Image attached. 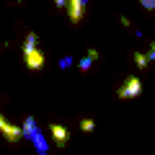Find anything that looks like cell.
<instances>
[{
	"instance_id": "ba28073f",
	"label": "cell",
	"mask_w": 155,
	"mask_h": 155,
	"mask_svg": "<svg viewBox=\"0 0 155 155\" xmlns=\"http://www.w3.org/2000/svg\"><path fill=\"white\" fill-rule=\"evenodd\" d=\"M91 65H93V60H91L88 54H85V57H83L80 62H78V67H80V72H88V70H91Z\"/></svg>"
},
{
	"instance_id": "52a82bcc",
	"label": "cell",
	"mask_w": 155,
	"mask_h": 155,
	"mask_svg": "<svg viewBox=\"0 0 155 155\" xmlns=\"http://www.w3.org/2000/svg\"><path fill=\"white\" fill-rule=\"evenodd\" d=\"M134 65L142 70V67H147V57L142 54V52H134Z\"/></svg>"
},
{
	"instance_id": "30bf717a",
	"label": "cell",
	"mask_w": 155,
	"mask_h": 155,
	"mask_svg": "<svg viewBox=\"0 0 155 155\" xmlns=\"http://www.w3.org/2000/svg\"><path fill=\"white\" fill-rule=\"evenodd\" d=\"M67 67H72V57H62L60 60V70H67Z\"/></svg>"
},
{
	"instance_id": "8fae6325",
	"label": "cell",
	"mask_w": 155,
	"mask_h": 155,
	"mask_svg": "<svg viewBox=\"0 0 155 155\" xmlns=\"http://www.w3.org/2000/svg\"><path fill=\"white\" fill-rule=\"evenodd\" d=\"M140 5H142L145 11H155V0H140Z\"/></svg>"
},
{
	"instance_id": "9c48e42d",
	"label": "cell",
	"mask_w": 155,
	"mask_h": 155,
	"mask_svg": "<svg viewBox=\"0 0 155 155\" xmlns=\"http://www.w3.org/2000/svg\"><path fill=\"white\" fill-rule=\"evenodd\" d=\"M80 129H83L85 134L93 132V129H96V122H93V119H83V122H80Z\"/></svg>"
},
{
	"instance_id": "3957f363",
	"label": "cell",
	"mask_w": 155,
	"mask_h": 155,
	"mask_svg": "<svg viewBox=\"0 0 155 155\" xmlns=\"http://www.w3.org/2000/svg\"><path fill=\"white\" fill-rule=\"evenodd\" d=\"M140 93H142V80H140L137 75H129L127 80H124V83L116 88V98H122V101H127V98H137Z\"/></svg>"
},
{
	"instance_id": "6da1fadb",
	"label": "cell",
	"mask_w": 155,
	"mask_h": 155,
	"mask_svg": "<svg viewBox=\"0 0 155 155\" xmlns=\"http://www.w3.org/2000/svg\"><path fill=\"white\" fill-rule=\"evenodd\" d=\"M21 137L31 140L34 150H36L39 155H47V153H49V140H47V137H44V132L39 129V124H36V119H34V116H26V119H23Z\"/></svg>"
},
{
	"instance_id": "277c9868",
	"label": "cell",
	"mask_w": 155,
	"mask_h": 155,
	"mask_svg": "<svg viewBox=\"0 0 155 155\" xmlns=\"http://www.w3.org/2000/svg\"><path fill=\"white\" fill-rule=\"evenodd\" d=\"M0 134L5 137V142H11V145H16V142H21V127H16L13 122H8L5 116L0 114Z\"/></svg>"
},
{
	"instance_id": "7c38bea8",
	"label": "cell",
	"mask_w": 155,
	"mask_h": 155,
	"mask_svg": "<svg viewBox=\"0 0 155 155\" xmlns=\"http://www.w3.org/2000/svg\"><path fill=\"white\" fill-rule=\"evenodd\" d=\"M85 54H88V57H91V60H93V62H96V60H98V57H101V54H98V49H93V47H91V49L85 52Z\"/></svg>"
},
{
	"instance_id": "8992f818",
	"label": "cell",
	"mask_w": 155,
	"mask_h": 155,
	"mask_svg": "<svg viewBox=\"0 0 155 155\" xmlns=\"http://www.w3.org/2000/svg\"><path fill=\"white\" fill-rule=\"evenodd\" d=\"M65 11H67V18H70L72 23H80L83 11H85V3L83 0H65Z\"/></svg>"
},
{
	"instance_id": "7a4b0ae2",
	"label": "cell",
	"mask_w": 155,
	"mask_h": 155,
	"mask_svg": "<svg viewBox=\"0 0 155 155\" xmlns=\"http://www.w3.org/2000/svg\"><path fill=\"white\" fill-rule=\"evenodd\" d=\"M23 65H26L31 72H36V70L44 67V54L36 49V34L34 31L28 34L26 41H23Z\"/></svg>"
},
{
	"instance_id": "9a60e30c",
	"label": "cell",
	"mask_w": 155,
	"mask_h": 155,
	"mask_svg": "<svg viewBox=\"0 0 155 155\" xmlns=\"http://www.w3.org/2000/svg\"><path fill=\"white\" fill-rule=\"evenodd\" d=\"M83 3H85V5H88V0H83Z\"/></svg>"
},
{
	"instance_id": "4fadbf2b",
	"label": "cell",
	"mask_w": 155,
	"mask_h": 155,
	"mask_svg": "<svg viewBox=\"0 0 155 155\" xmlns=\"http://www.w3.org/2000/svg\"><path fill=\"white\" fill-rule=\"evenodd\" d=\"M145 57H147V62L155 60V44H150V49H147V54H145Z\"/></svg>"
},
{
	"instance_id": "5bb4252c",
	"label": "cell",
	"mask_w": 155,
	"mask_h": 155,
	"mask_svg": "<svg viewBox=\"0 0 155 155\" xmlns=\"http://www.w3.org/2000/svg\"><path fill=\"white\" fill-rule=\"evenodd\" d=\"M54 5L57 8H65V0H54Z\"/></svg>"
},
{
	"instance_id": "5b68a950",
	"label": "cell",
	"mask_w": 155,
	"mask_h": 155,
	"mask_svg": "<svg viewBox=\"0 0 155 155\" xmlns=\"http://www.w3.org/2000/svg\"><path fill=\"white\" fill-rule=\"evenodd\" d=\"M49 134H52V142H54V147H67V142H70V132H67L62 124H49Z\"/></svg>"
}]
</instances>
